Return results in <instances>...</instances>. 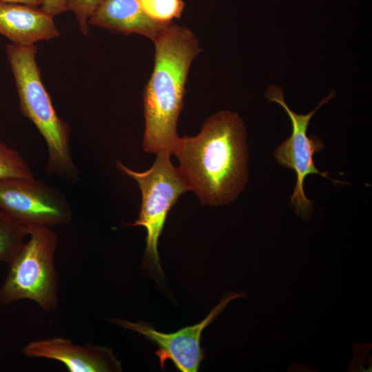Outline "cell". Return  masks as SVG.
Listing matches in <instances>:
<instances>
[{
  "label": "cell",
  "instance_id": "obj_1",
  "mask_svg": "<svg viewBox=\"0 0 372 372\" xmlns=\"http://www.w3.org/2000/svg\"><path fill=\"white\" fill-rule=\"evenodd\" d=\"M172 154L202 205L229 203L245 185L246 132L236 113L221 111L211 116L197 135L179 137Z\"/></svg>",
  "mask_w": 372,
  "mask_h": 372
},
{
  "label": "cell",
  "instance_id": "obj_2",
  "mask_svg": "<svg viewBox=\"0 0 372 372\" xmlns=\"http://www.w3.org/2000/svg\"><path fill=\"white\" fill-rule=\"evenodd\" d=\"M154 65L143 92L147 153L171 152L179 138L176 126L183 105L185 85L198 42L188 28L171 23L154 41Z\"/></svg>",
  "mask_w": 372,
  "mask_h": 372
},
{
  "label": "cell",
  "instance_id": "obj_3",
  "mask_svg": "<svg viewBox=\"0 0 372 372\" xmlns=\"http://www.w3.org/2000/svg\"><path fill=\"white\" fill-rule=\"evenodd\" d=\"M34 45H6V54L14 78L19 109L44 138L48 149L45 173L69 183L80 178L81 171L74 163L70 146V127L56 114L45 89L37 62Z\"/></svg>",
  "mask_w": 372,
  "mask_h": 372
},
{
  "label": "cell",
  "instance_id": "obj_4",
  "mask_svg": "<svg viewBox=\"0 0 372 372\" xmlns=\"http://www.w3.org/2000/svg\"><path fill=\"white\" fill-rule=\"evenodd\" d=\"M25 242L0 289V302L28 299L50 311L58 305L59 275L54 267L56 234L48 227H29Z\"/></svg>",
  "mask_w": 372,
  "mask_h": 372
},
{
  "label": "cell",
  "instance_id": "obj_5",
  "mask_svg": "<svg viewBox=\"0 0 372 372\" xmlns=\"http://www.w3.org/2000/svg\"><path fill=\"white\" fill-rule=\"evenodd\" d=\"M168 150L156 154L152 166L140 172L130 169L116 161L118 169L134 179L140 188L142 202L138 218L128 226H141L147 231L143 266L152 269L159 276H163L158 251V240L171 208L179 197L190 188L178 167L170 158Z\"/></svg>",
  "mask_w": 372,
  "mask_h": 372
},
{
  "label": "cell",
  "instance_id": "obj_6",
  "mask_svg": "<svg viewBox=\"0 0 372 372\" xmlns=\"http://www.w3.org/2000/svg\"><path fill=\"white\" fill-rule=\"evenodd\" d=\"M0 210L28 228L65 225L72 217L64 193L34 177L0 180Z\"/></svg>",
  "mask_w": 372,
  "mask_h": 372
},
{
  "label": "cell",
  "instance_id": "obj_7",
  "mask_svg": "<svg viewBox=\"0 0 372 372\" xmlns=\"http://www.w3.org/2000/svg\"><path fill=\"white\" fill-rule=\"evenodd\" d=\"M333 96L335 92L332 91L311 112L298 114L288 107L280 87L270 86L266 92V97L269 101L276 102L284 108L292 124L291 136L276 148L274 154L278 164L293 169L296 174V183L291 203L295 206L296 214L304 218H308L312 210L311 201L306 197L304 191L305 178L311 174L329 178L328 174L320 172L313 162V155L320 152L324 145L316 136H307V127L315 112Z\"/></svg>",
  "mask_w": 372,
  "mask_h": 372
},
{
  "label": "cell",
  "instance_id": "obj_8",
  "mask_svg": "<svg viewBox=\"0 0 372 372\" xmlns=\"http://www.w3.org/2000/svg\"><path fill=\"white\" fill-rule=\"evenodd\" d=\"M243 296L242 293L226 294L201 322L187 326L174 333H163L156 330L150 324L142 321L130 322L125 319H112L116 324L126 329L137 332L154 342L158 349L156 355L161 368L167 360H171L181 372H196L204 359L200 347L203 331L218 316L226 305L233 299Z\"/></svg>",
  "mask_w": 372,
  "mask_h": 372
},
{
  "label": "cell",
  "instance_id": "obj_9",
  "mask_svg": "<svg viewBox=\"0 0 372 372\" xmlns=\"http://www.w3.org/2000/svg\"><path fill=\"white\" fill-rule=\"evenodd\" d=\"M22 353L31 358H45L63 364L70 372H118L121 362L107 347L90 343L76 344L70 340L54 337L30 341Z\"/></svg>",
  "mask_w": 372,
  "mask_h": 372
},
{
  "label": "cell",
  "instance_id": "obj_10",
  "mask_svg": "<svg viewBox=\"0 0 372 372\" xmlns=\"http://www.w3.org/2000/svg\"><path fill=\"white\" fill-rule=\"evenodd\" d=\"M53 17L37 6L0 1V34L22 46L49 41L59 36Z\"/></svg>",
  "mask_w": 372,
  "mask_h": 372
},
{
  "label": "cell",
  "instance_id": "obj_11",
  "mask_svg": "<svg viewBox=\"0 0 372 372\" xmlns=\"http://www.w3.org/2000/svg\"><path fill=\"white\" fill-rule=\"evenodd\" d=\"M170 23L150 19L138 0H103L88 19V25L125 34H142L153 41Z\"/></svg>",
  "mask_w": 372,
  "mask_h": 372
},
{
  "label": "cell",
  "instance_id": "obj_12",
  "mask_svg": "<svg viewBox=\"0 0 372 372\" xmlns=\"http://www.w3.org/2000/svg\"><path fill=\"white\" fill-rule=\"evenodd\" d=\"M29 236V229L12 220L0 210V262L10 265Z\"/></svg>",
  "mask_w": 372,
  "mask_h": 372
},
{
  "label": "cell",
  "instance_id": "obj_13",
  "mask_svg": "<svg viewBox=\"0 0 372 372\" xmlns=\"http://www.w3.org/2000/svg\"><path fill=\"white\" fill-rule=\"evenodd\" d=\"M32 177L30 167L20 154L0 141V180Z\"/></svg>",
  "mask_w": 372,
  "mask_h": 372
},
{
  "label": "cell",
  "instance_id": "obj_14",
  "mask_svg": "<svg viewBox=\"0 0 372 372\" xmlns=\"http://www.w3.org/2000/svg\"><path fill=\"white\" fill-rule=\"evenodd\" d=\"M138 1L147 16L163 23H169L172 22V19L180 18L185 6L182 0Z\"/></svg>",
  "mask_w": 372,
  "mask_h": 372
},
{
  "label": "cell",
  "instance_id": "obj_15",
  "mask_svg": "<svg viewBox=\"0 0 372 372\" xmlns=\"http://www.w3.org/2000/svg\"><path fill=\"white\" fill-rule=\"evenodd\" d=\"M102 1L103 0H68V10L75 14L80 31L84 35L89 33L88 19Z\"/></svg>",
  "mask_w": 372,
  "mask_h": 372
},
{
  "label": "cell",
  "instance_id": "obj_16",
  "mask_svg": "<svg viewBox=\"0 0 372 372\" xmlns=\"http://www.w3.org/2000/svg\"><path fill=\"white\" fill-rule=\"evenodd\" d=\"M40 8L54 17L68 10V0H42Z\"/></svg>",
  "mask_w": 372,
  "mask_h": 372
},
{
  "label": "cell",
  "instance_id": "obj_17",
  "mask_svg": "<svg viewBox=\"0 0 372 372\" xmlns=\"http://www.w3.org/2000/svg\"><path fill=\"white\" fill-rule=\"evenodd\" d=\"M1 1L25 4L32 6H41L42 0H0Z\"/></svg>",
  "mask_w": 372,
  "mask_h": 372
}]
</instances>
